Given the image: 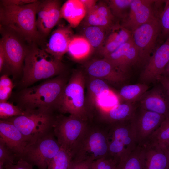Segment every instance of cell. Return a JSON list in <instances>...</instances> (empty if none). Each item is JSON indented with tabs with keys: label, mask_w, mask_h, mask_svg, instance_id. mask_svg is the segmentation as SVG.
<instances>
[{
	"label": "cell",
	"mask_w": 169,
	"mask_h": 169,
	"mask_svg": "<svg viewBox=\"0 0 169 169\" xmlns=\"http://www.w3.org/2000/svg\"><path fill=\"white\" fill-rule=\"evenodd\" d=\"M40 1L23 5H1L0 26L17 33L28 43L39 39L36 13Z\"/></svg>",
	"instance_id": "6da1fadb"
},
{
	"label": "cell",
	"mask_w": 169,
	"mask_h": 169,
	"mask_svg": "<svg viewBox=\"0 0 169 169\" xmlns=\"http://www.w3.org/2000/svg\"><path fill=\"white\" fill-rule=\"evenodd\" d=\"M34 44L28 48L24 60L20 82L25 87L41 80L64 74L65 69L62 61L55 59Z\"/></svg>",
	"instance_id": "7a4b0ae2"
},
{
	"label": "cell",
	"mask_w": 169,
	"mask_h": 169,
	"mask_svg": "<svg viewBox=\"0 0 169 169\" xmlns=\"http://www.w3.org/2000/svg\"><path fill=\"white\" fill-rule=\"evenodd\" d=\"M67 83V79L63 74L26 88L19 95L20 107L24 110L39 109L54 111Z\"/></svg>",
	"instance_id": "3957f363"
},
{
	"label": "cell",
	"mask_w": 169,
	"mask_h": 169,
	"mask_svg": "<svg viewBox=\"0 0 169 169\" xmlns=\"http://www.w3.org/2000/svg\"><path fill=\"white\" fill-rule=\"evenodd\" d=\"M110 125L106 127L92 125L89 123L72 150V160L94 162L110 158L108 133Z\"/></svg>",
	"instance_id": "277c9868"
},
{
	"label": "cell",
	"mask_w": 169,
	"mask_h": 169,
	"mask_svg": "<svg viewBox=\"0 0 169 169\" xmlns=\"http://www.w3.org/2000/svg\"><path fill=\"white\" fill-rule=\"evenodd\" d=\"M85 79L82 70L73 72L58 100L56 110L88 121L92 110L85 102Z\"/></svg>",
	"instance_id": "5b68a950"
},
{
	"label": "cell",
	"mask_w": 169,
	"mask_h": 169,
	"mask_svg": "<svg viewBox=\"0 0 169 169\" xmlns=\"http://www.w3.org/2000/svg\"><path fill=\"white\" fill-rule=\"evenodd\" d=\"M24 110L22 115L3 120L14 125L30 145L53 131L57 117L53 111L39 109Z\"/></svg>",
	"instance_id": "8992f818"
},
{
	"label": "cell",
	"mask_w": 169,
	"mask_h": 169,
	"mask_svg": "<svg viewBox=\"0 0 169 169\" xmlns=\"http://www.w3.org/2000/svg\"><path fill=\"white\" fill-rule=\"evenodd\" d=\"M132 119L109 125V157L115 161L119 166L139 145Z\"/></svg>",
	"instance_id": "52a82bcc"
},
{
	"label": "cell",
	"mask_w": 169,
	"mask_h": 169,
	"mask_svg": "<svg viewBox=\"0 0 169 169\" xmlns=\"http://www.w3.org/2000/svg\"><path fill=\"white\" fill-rule=\"evenodd\" d=\"M61 148L52 131L29 145L21 158L38 169H47L50 162Z\"/></svg>",
	"instance_id": "ba28073f"
},
{
	"label": "cell",
	"mask_w": 169,
	"mask_h": 169,
	"mask_svg": "<svg viewBox=\"0 0 169 169\" xmlns=\"http://www.w3.org/2000/svg\"><path fill=\"white\" fill-rule=\"evenodd\" d=\"M0 32V44L4 51L5 63L13 74H18L22 71L28 48L24 43L25 40L15 33L1 26Z\"/></svg>",
	"instance_id": "9c48e42d"
},
{
	"label": "cell",
	"mask_w": 169,
	"mask_h": 169,
	"mask_svg": "<svg viewBox=\"0 0 169 169\" xmlns=\"http://www.w3.org/2000/svg\"><path fill=\"white\" fill-rule=\"evenodd\" d=\"M89 123L87 121L71 115L57 116L53 133L61 146L72 151Z\"/></svg>",
	"instance_id": "30bf717a"
},
{
	"label": "cell",
	"mask_w": 169,
	"mask_h": 169,
	"mask_svg": "<svg viewBox=\"0 0 169 169\" xmlns=\"http://www.w3.org/2000/svg\"><path fill=\"white\" fill-rule=\"evenodd\" d=\"M161 29L160 20L156 17L132 32V39L138 49L141 64H146L151 56Z\"/></svg>",
	"instance_id": "8fae6325"
},
{
	"label": "cell",
	"mask_w": 169,
	"mask_h": 169,
	"mask_svg": "<svg viewBox=\"0 0 169 169\" xmlns=\"http://www.w3.org/2000/svg\"><path fill=\"white\" fill-rule=\"evenodd\" d=\"M165 118L162 115L138 106L132 121L138 145H142Z\"/></svg>",
	"instance_id": "7c38bea8"
},
{
	"label": "cell",
	"mask_w": 169,
	"mask_h": 169,
	"mask_svg": "<svg viewBox=\"0 0 169 169\" xmlns=\"http://www.w3.org/2000/svg\"><path fill=\"white\" fill-rule=\"evenodd\" d=\"M169 61V37L153 52L140 75L141 83L158 82Z\"/></svg>",
	"instance_id": "4fadbf2b"
},
{
	"label": "cell",
	"mask_w": 169,
	"mask_h": 169,
	"mask_svg": "<svg viewBox=\"0 0 169 169\" xmlns=\"http://www.w3.org/2000/svg\"><path fill=\"white\" fill-rule=\"evenodd\" d=\"M61 3L57 0L40 1L37 11L36 26L40 35H48L62 18Z\"/></svg>",
	"instance_id": "5bb4252c"
},
{
	"label": "cell",
	"mask_w": 169,
	"mask_h": 169,
	"mask_svg": "<svg viewBox=\"0 0 169 169\" xmlns=\"http://www.w3.org/2000/svg\"><path fill=\"white\" fill-rule=\"evenodd\" d=\"M103 58L108 61L116 69L128 75L132 66L141 64L138 50L132 38Z\"/></svg>",
	"instance_id": "9a60e30c"
},
{
	"label": "cell",
	"mask_w": 169,
	"mask_h": 169,
	"mask_svg": "<svg viewBox=\"0 0 169 169\" xmlns=\"http://www.w3.org/2000/svg\"><path fill=\"white\" fill-rule=\"evenodd\" d=\"M156 0H133L126 17L121 24L132 32L155 18L153 4Z\"/></svg>",
	"instance_id": "2e32d148"
},
{
	"label": "cell",
	"mask_w": 169,
	"mask_h": 169,
	"mask_svg": "<svg viewBox=\"0 0 169 169\" xmlns=\"http://www.w3.org/2000/svg\"><path fill=\"white\" fill-rule=\"evenodd\" d=\"M84 67L85 73L90 77L100 79L115 84L124 82L128 77L103 58L91 60L86 63Z\"/></svg>",
	"instance_id": "e0dca14e"
},
{
	"label": "cell",
	"mask_w": 169,
	"mask_h": 169,
	"mask_svg": "<svg viewBox=\"0 0 169 169\" xmlns=\"http://www.w3.org/2000/svg\"><path fill=\"white\" fill-rule=\"evenodd\" d=\"M0 140L14 153L17 161L21 158L30 144L20 131L12 123L0 120Z\"/></svg>",
	"instance_id": "ac0fdd59"
},
{
	"label": "cell",
	"mask_w": 169,
	"mask_h": 169,
	"mask_svg": "<svg viewBox=\"0 0 169 169\" xmlns=\"http://www.w3.org/2000/svg\"><path fill=\"white\" fill-rule=\"evenodd\" d=\"M74 35L69 25L61 24L52 33L44 49L57 59L62 61L67 52L69 43Z\"/></svg>",
	"instance_id": "d6986e66"
},
{
	"label": "cell",
	"mask_w": 169,
	"mask_h": 169,
	"mask_svg": "<svg viewBox=\"0 0 169 169\" xmlns=\"http://www.w3.org/2000/svg\"><path fill=\"white\" fill-rule=\"evenodd\" d=\"M137 104L143 109L162 115L166 118L169 117V100L162 87L155 86L148 90Z\"/></svg>",
	"instance_id": "ffe728a7"
},
{
	"label": "cell",
	"mask_w": 169,
	"mask_h": 169,
	"mask_svg": "<svg viewBox=\"0 0 169 169\" xmlns=\"http://www.w3.org/2000/svg\"><path fill=\"white\" fill-rule=\"evenodd\" d=\"M132 33L118 23L110 30L103 44L97 51L103 58L131 38Z\"/></svg>",
	"instance_id": "44dd1931"
},
{
	"label": "cell",
	"mask_w": 169,
	"mask_h": 169,
	"mask_svg": "<svg viewBox=\"0 0 169 169\" xmlns=\"http://www.w3.org/2000/svg\"><path fill=\"white\" fill-rule=\"evenodd\" d=\"M138 106L137 103H120L100 113L101 118L108 125L130 120L133 118Z\"/></svg>",
	"instance_id": "7402d4cb"
},
{
	"label": "cell",
	"mask_w": 169,
	"mask_h": 169,
	"mask_svg": "<svg viewBox=\"0 0 169 169\" xmlns=\"http://www.w3.org/2000/svg\"><path fill=\"white\" fill-rule=\"evenodd\" d=\"M62 18L69 23L72 28H75L81 23L86 15L84 6L80 0H68L62 6Z\"/></svg>",
	"instance_id": "603a6c76"
},
{
	"label": "cell",
	"mask_w": 169,
	"mask_h": 169,
	"mask_svg": "<svg viewBox=\"0 0 169 169\" xmlns=\"http://www.w3.org/2000/svg\"><path fill=\"white\" fill-rule=\"evenodd\" d=\"M143 145V169H169L167 158L162 150L155 146Z\"/></svg>",
	"instance_id": "cb8c5ba5"
},
{
	"label": "cell",
	"mask_w": 169,
	"mask_h": 169,
	"mask_svg": "<svg viewBox=\"0 0 169 169\" xmlns=\"http://www.w3.org/2000/svg\"><path fill=\"white\" fill-rule=\"evenodd\" d=\"M94 49L83 36L74 35L69 44L67 52L70 57L77 62H82L88 58Z\"/></svg>",
	"instance_id": "d4e9b609"
},
{
	"label": "cell",
	"mask_w": 169,
	"mask_h": 169,
	"mask_svg": "<svg viewBox=\"0 0 169 169\" xmlns=\"http://www.w3.org/2000/svg\"><path fill=\"white\" fill-rule=\"evenodd\" d=\"M149 86L145 83L126 85L116 93L120 103H136L148 90Z\"/></svg>",
	"instance_id": "484cf974"
},
{
	"label": "cell",
	"mask_w": 169,
	"mask_h": 169,
	"mask_svg": "<svg viewBox=\"0 0 169 169\" xmlns=\"http://www.w3.org/2000/svg\"><path fill=\"white\" fill-rule=\"evenodd\" d=\"M142 145L155 146L163 151L169 146V117L165 119Z\"/></svg>",
	"instance_id": "4316f807"
},
{
	"label": "cell",
	"mask_w": 169,
	"mask_h": 169,
	"mask_svg": "<svg viewBox=\"0 0 169 169\" xmlns=\"http://www.w3.org/2000/svg\"><path fill=\"white\" fill-rule=\"evenodd\" d=\"M82 35L97 51L103 44L110 30L94 26H82Z\"/></svg>",
	"instance_id": "83f0119b"
},
{
	"label": "cell",
	"mask_w": 169,
	"mask_h": 169,
	"mask_svg": "<svg viewBox=\"0 0 169 169\" xmlns=\"http://www.w3.org/2000/svg\"><path fill=\"white\" fill-rule=\"evenodd\" d=\"M87 84L89 106L92 109L97 99L103 94L111 90L103 79L90 77Z\"/></svg>",
	"instance_id": "f1b7e54d"
},
{
	"label": "cell",
	"mask_w": 169,
	"mask_h": 169,
	"mask_svg": "<svg viewBox=\"0 0 169 169\" xmlns=\"http://www.w3.org/2000/svg\"><path fill=\"white\" fill-rule=\"evenodd\" d=\"M72 159V151L61 146L50 162L47 169H69Z\"/></svg>",
	"instance_id": "f546056e"
},
{
	"label": "cell",
	"mask_w": 169,
	"mask_h": 169,
	"mask_svg": "<svg viewBox=\"0 0 169 169\" xmlns=\"http://www.w3.org/2000/svg\"><path fill=\"white\" fill-rule=\"evenodd\" d=\"M144 146L139 145L119 166V169H143Z\"/></svg>",
	"instance_id": "4dcf8cb0"
},
{
	"label": "cell",
	"mask_w": 169,
	"mask_h": 169,
	"mask_svg": "<svg viewBox=\"0 0 169 169\" xmlns=\"http://www.w3.org/2000/svg\"><path fill=\"white\" fill-rule=\"evenodd\" d=\"M82 22V26H97L108 30L118 23L100 16L93 11L87 13Z\"/></svg>",
	"instance_id": "1f68e13d"
},
{
	"label": "cell",
	"mask_w": 169,
	"mask_h": 169,
	"mask_svg": "<svg viewBox=\"0 0 169 169\" xmlns=\"http://www.w3.org/2000/svg\"><path fill=\"white\" fill-rule=\"evenodd\" d=\"M110 10L116 19L123 21L127 17L126 11L133 0L106 1Z\"/></svg>",
	"instance_id": "d6a6232c"
},
{
	"label": "cell",
	"mask_w": 169,
	"mask_h": 169,
	"mask_svg": "<svg viewBox=\"0 0 169 169\" xmlns=\"http://www.w3.org/2000/svg\"><path fill=\"white\" fill-rule=\"evenodd\" d=\"M24 110L20 107L14 105L7 101L0 102V118L1 120L22 115Z\"/></svg>",
	"instance_id": "836d02e7"
},
{
	"label": "cell",
	"mask_w": 169,
	"mask_h": 169,
	"mask_svg": "<svg viewBox=\"0 0 169 169\" xmlns=\"http://www.w3.org/2000/svg\"><path fill=\"white\" fill-rule=\"evenodd\" d=\"M17 157L14 153L0 140V169H4L9 165L13 164Z\"/></svg>",
	"instance_id": "e575fe53"
},
{
	"label": "cell",
	"mask_w": 169,
	"mask_h": 169,
	"mask_svg": "<svg viewBox=\"0 0 169 169\" xmlns=\"http://www.w3.org/2000/svg\"><path fill=\"white\" fill-rule=\"evenodd\" d=\"M13 84L11 79L6 74L0 78V102H6L11 94Z\"/></svg>",
	"instance_id": "d590c367"
},
{
	"label": "cell",
	"mask_w": 169,
	"mask_h": 169,
	"mask_svg": "<svg viewBox=\"0 0 169 169\" xmlns=\"http://www.w3.org/2000/svg\"><path fill=\"white\" fill-rule=\"evenodd\" d=\"M92 11L103 17L115 21L116 18L112 14L106 1H98Z\"/></svg>",
	"instance_id": "8d00e7d4"
},
{
	"label": "cell",
	"mask_w": 169,
	"mask_h": 169,
	"mask_svg": "<svg viewBox=\"0 0 169 169\" xmlns=\"http://www.w3.org/2000/svg\"><path fill=\"white\" fill-rule=\"evenodd\" d=\"M93 169H119L118 164L110 158H101L94 161Z\"/></svg>",
	"instance_id": "74e56055"
},
{
	"label": "cell",
	"mask_w": 169,
	"mask_h": 169,
	"mask_svg": "<svg viewBox=\"0 0 169 169\" xmlns=\"http://www.w3.org/2000/svg\"><path fill=\"white\" fill-rule=\"evenodd\" d=\"M166 4L161 13L160 22L161 29L164 35L169 34V0L166 1Z\"/></svg>",
	"instance_id": "f35d334b"
},
{
	"label": "cell",
	"mask_w": 169,
	"mask_h": 169,
	"mask_svg": "<svg viewBox=\"0 0 169 169\" xmlns=\"http://www.w3.org/2000/svg\"><path fill=\"white\" fill-rule=\"evenodd\" d=\"M93 163L89 161L72 160L69 169H93Z\"/></svg>",
	"instance_id": "ab89813d"
},
{
	"label": "cell",
	"mask_w": 169,
	"mask_h": 169,
	"mask_svg": "<svg viewBox=\"0 0 169 169\" xmlns=\"http://www.w3.org/2000/svg\"><path fill=\"white\" fill-rule=\"evenodd\" d=\"M33 166L22 158L16 163L6 166L4 169H33Z\"/></svg>",
	"instance_id": "60d3db41"
},
{
	"label": "cell",
	"mask_w": 169,
	"mask_h": 169,
	"mask_svg": "<svg viewBox=\"0 0 169 169\" xmlns=\"http://www.w3.org/2000/svg\"><path fill=\"white\" fill-rule=\"evenodd\" d=\"M36 0H1V5L5 6H20L36 2Z\"/></svg>",
	"instance_id": "b9f144b4"
},
{
	"label": "cell",
	"mask_w": 169,
	"mask_h": 169,
	"mask_svg": "<svg viewBox=\"0 0 169 169\" xmlns=\"http://www.w3.org/2000/svg\"><path fill=\"white\" fill-rule=\"evenodd\" d=\"M158 82L160 83L169 100V77L161 76Z\"/></svg>",
	"instance_id": "7bdbcfd3"
},
{
	"label": "cell",
	"mask_w": 169,
	"mask_h": 169,
	"mask_svg": "<svg viewBox=\"0 0 169 169\" xmlns=\"http://www.w3.org/2000/svg\"><path fill=\"white\" fill-rule=\"evenodd\" d=\"M83 3L86 11V14L91 11L95 8L98 1L95 0H80Z\"/></svg>",
	"instance_id": "ee69618b"
},
{
	"label": "cell",
	"mask_w": 169,
	"mask_h": 169,
	"mask_svg": "<svg viewBox=\"0 0 169 169\" xmlns=\"http://www.w3.org/2000/svg\"><path fill=\"white\" fill-rule=\"evenodd\" d=\"M6 59L4 51L2 45L0 44V71L1 72L5 64Z\"/></svg>",
	"instance_id": "f6af8a7d"
},
{
	"label": "cell",
	"mask_w": 169,
	"mask_h": 169,
	"mask_svg": "<svg viewBox=\"0 0 169 169\" xmlns=\"http://www.w3.org/2000/svg\"><path fill=\"white\" fill-rule=\"evenodd\" d=\"M161 76L169 77V61L165 66Z\"/></svg>",
	"instance_id": "bcb514c9"
},
{
	"label": "cell",
	"mask_w": 169,
	"mask_h": 169,
	"mask_svg": "<svg viewBox=\"0 0 169 169\" xmlns=\"http://www.w3.org/2000/svg\"><path fill=\"white\" fill-rule=\"evenodd\" d=\"M164 152L167 158L169 166V146Z\"/></svg>",
	"instance_id": "7dc6e473"
}]
</instances>
